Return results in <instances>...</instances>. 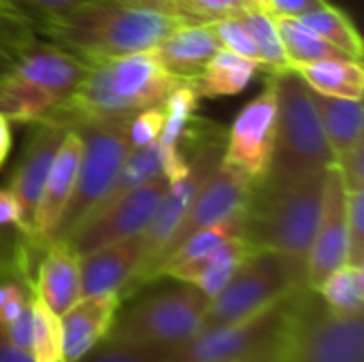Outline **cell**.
<instances>
[{"mask_svg": "<svg viewBox=\"0 0 364 362\" xmlns=\"http://www.w3.org/2000/svg\"><path fill=\"white\" fill-rule=\"evenodd\" d=\"M188 21L200 19L177 0H92L41 15L38 30L49 43L94 62L149 51Z\"/></svg>", "mask_w": 364, "mask_h": 362, "instance_id": "cell-1", "label": "cell"}, {"mask_svg": "<svg viewBox=\"0 0 364 362\" xmlns=\"http://www.w3.org/2000/svg\"><path fill=\"white\" fill-rule=\"evenodd\" d=\"M6 47L13 66L0 79V113L9 122H45L79 85L87 64L53 43L15 38Z\"/></svg>", "mask_w": 364, "mask_h": 362, "instance_id": "cell-2", "label": "cell"}, {"mask_svg": "<svg viewBox=\"0 0 364 362\" xmlns=\"http://www.w3.org/2000/svg\"><path fill=\"white\" fill-rule=\"evenodd\" d=\"M324 177L326 173H320L282 188L254 186L241 237L256 250L275 252L305 271L320 218Z\"/></svg>", "mask_w": 364, "mask_h": 362, "instance_id": "cell-3", "label": "cell"}, {"mask_svg": "<svg viewBox=\"0 0 364 362\" xmlns=\"http://www.w3.org/2000/svg\"><path fill=\"white\" fill-rule=\"evenodd\" d=\"M271 75H275L279 98L277 137L269 171L256 186L282 188L326 173L335 160L314 102V90L294 68Z\"/></svg>", "mask_w": 364, "mask_h": 362, "instance_id": "cell-4", "label": "cell"}, {"mask_svg": "<svg viewBox=\"0 0 364 362\" xmlns=\"http://www.w3.org/2000/svg\"><path fill=\"white\" fill-rule=\"evenodd\" d=\"M126 117H109L96 122H81L75 128L83 141V154L75 181L73 196L53 228L47 243H62L75 228H79L102 203L111 183L115 181L124 160L130 154L128 122Z\"/></svg>", "mask_w": 364, "mask_h": 362, "instance_id": "cell-5", "label": "cell"}, {"mask_svg": "<svg viewBox=\"0 0 364 362\" xmlns=\"http://www.w3.org/2000/svg\"><path fill=\"white\" fill-rule=\"evenodd\" d=\"M303 286L305 271L301 267L275 252L258 250L211 297L203 331L250 318Z\"/></svg>", "mask_w": 364, "mask_h": 362, "instance_id": "cell-6", "label": "cell"}, {"mask_svg": "<svg viewBox=\"0 0 364 362\" xmlns=\"http://www.w3.org/2000/svg\"><path fill=\"white\" fill-rule=\"evenodd\" d=\"M188 160H190V164H188L186 175L175 181H168V188H166L158 209L154 211L147 228L141 235V260L134 269V275L122 290V299L126 292H136L141 286L151 284L156 280L158 265H160L175 230L183 222L186 213L190 211L192 203L196 201V196L203 190V186L207 183V179L213 175V171L222 162V151H220L218 141H209L207 145L196 147V154L190 156Z\"/></svg>", "mask_w": 364, "mask_h": 362, "instance_id": "cell-7", "label": "cell"}, {"mask_svg": "<svg viewBox=\"0 0 364 362\" xmlns=\"http://www.w3.org/2000/svg\"><path fill=\"white\" fill-rule=\"evenodd\" d=\"M209 301V294L183 284L132 307L119 324H113L109 337L171 350L179 348L203 331Z\"/></svg>", "mask_w": 364, "mask_h": 362, "instance_id": "cell-8", "label": "cell"}, {"mask_svg": "<svg viewBox=\"0 0 364 362\" xmlns=\"http://www.w3.org/2000/svg\"><path fill=\"white\" fill-rule=\"evenodd\" d=\"M364 316L333 314L305 288L290 326L284 362H364Z\"/></svg>", "mask_w": 364, "mask_h": 362, "instance_id": "cell-9", "label": "cell"}, {"mask_svg": "<svg viewBox=\"0 0 364 362\" xmlns=\"http://www.w3.org/2000/svg\"><path fill=\"white\" fill-rule=\"evenodd\" d=\"M303 290L305 286L292 290L250 318L200 331L188 344L173 348L171 362H230L267 346L290 326Z\"/></svg>", "mask_w": 364, "mask_h": 362, "instance_id": "cell-10", "label": "cell"}, {"mask_svg": "<svg viewBox=\"0 0 364 362\" xmlns=\"http://www.w3.org/2000/svg\"><path fill=\"white\" fill-rule=\"evenodd\" d=\"M277 117H279V98H277V81L275 75L269 73L267 87L252 98L235 117L226 149L222 160L254 183H258L271 164V156L275 149L277 137Z\"/></svg>", "mask_w": 364, "mask_h": 362, "instance_id": "cell-11", "label": "cell"}, {"mask_svg": "<svg viewBox=\"0 0 364 362\" xmlns=\"http://www.w3.org/2000/svg\"><path fill=\"white\" fill-rule=\"evenodd\" d=\"M166 188H168V179L164 175L151 179L149 183L128 192L117 203L87 218L62 243L75 256H85L105 245L143 235Z\"/></svg>", "mask_w": 364, "mask_h": 362, "instance_id": "cell-12", "label": "cell"}, {"mask_svg": "<svg viewBox=\"0 0 364 362\" xmlns=\"http://www.w3.org/2000/svg\"><path fill=\"white\" fill-rule=\"evenodd\" d=\"M254 186L256 183L250 177H245L241 171H237L235 166H230L222 160L220 166L213 171V175L203 186V190L198 192V196L192 203L190 211L186 213L183 222L175 230L160 265L192 233L245 213L247 205L252 201V194H254ZM160 265H158V269H160ZM156 280H158V271H156Z\"/></svg>", "mask_w": 364, "mask_h": 362, "instance_id": "cell-13", "label": "cell"}, {"mask_svg": "<svg viewBox=\"0 0 364 362\" xmlns=\"http://www.w3.org/2000/svg\"><path fill=\"white\" fill-rule=\"evenodd\" d=\"M348 222H346V188L335 164L326 171L322 207L305 267V286L316 290L333 271L348 265Z\"/></svg>", "mask_w": 364, "mask_h": 362, "instance_id": "cell-14", "label": "cell"}, {"mask_svg": "<svg viewBox=\"0 0 364 362\" xmlns=\"http://www.w3.org/2000/svg\"><path fill=\"white\" fill-rule=\"evenodd\" d=\"M94 62L102 64L113 94L128 113H136L147 107H162L168 94L186 83L168 75L158 64L151 49Z\"/></svg>", "mask_w": 364, "mask_h": 362, "instance_id": "cell-15", "label": "cell"}, {"mask_svg": "<svg viewBox=\"0 0 364 362\" xmlns=\"http://www.w3.org/2000/svg\"><path fill=\"white\" fill-rule=\"evenodd\" d=\"M43 126L28 143L15 173L11 179L9 190L19 203L21 211V230L34 243V215L43 194V186L51 166V160L68 132V126L58 122H41ZM38 245V243H36Z\"/></svg>", "mask_w": 364, "mask_h": 362, "instance_id": "cell-16", "label": "cell"}, {"mask_svg": "<svg viewBox=\"0 0 364 362\" xmlns=\"http://www.w3.org/2000/svg\"><path fill=\"white\" fill-rule=\"evenodd\" d=\"M81 154H83V141L75 128H68L66 137L62 139V143L51 160V166H49V173H47V179L43 186V194H41V201L36 207L34 243H38V245L47 243V239L51 237L53 228L58 226V222L73 196Z\"/></svg>", "mask_w": 364, "mask_h": 362, "instance_id": "cell-17", "label": "cell"}, {"mask_svg": "<svg viewBox=\"0 0 364 362\" xmlns=\"http://www.w3.org/2000/svg\"><path fill=\"white\" fill-rule=\"evenodd\" d=\"M119 305V292L81 297L60 316L64 362L81 361L87 352H92L100 341L109 337Z\"/></svg>", "mask_w": 364, "mask_h": 362, "instance_id": "cell-18", "label": "cell"}, {"mask_svg": "<svg viewBox=\"0 0 364 362\" xmlns=\"http://www.w3.org/2000/svg\"><path fill=\"white\" fill-rule=\"evenodd\" d=\"M222 49L211 21H188L171 30L154 49L158 64L179 81H190L203 73L209 60Z\"/></svg>", "mask_w": 364, "mask_h": 362, "instance_id": "cell-19", "label": "cell"}, {"mask_svg": "<svg viewBox=\"0 0 364 362\" xmlns=\"http://www.w3.org/2000/svg\"><path fill=\"white\" fill-rule=\"evenodd\" d=\"M141 260V235L130 237L85 256H79L81 297L111 294L126 288Z\"/></svg>", "mask_w": 364, "mask_h": 362, "instance_id": "cell-20", "label": "cell"}, {"mask_svg": "<svg viewBox=\"0 0 364 362\" xmlns=\"http://www.w3.org/2000/svg\"><path fill=\"white\" fill-rule=\"evenodd\" d=\"M41 250L43 258L36 267L32 290L55 316H62L81 299L79 256L64 243H45Z\"/></svg>", "mask_w": 364, "mask_h": 362, "instance_id": "cell-21", "label": "cell"}, {"mask_svg": "<svg viewBox=\"0 0 364 362\" xmlns=\"http://www.w3.org/2000/svg\"><path fill=\"white\" fill-rule=\"evenodd\" d=\"M256 252L258 250L239 235L200 258L179 262L166 269L162 277H173L181 284H190L203 290L205 294L213 297L228 284V280L241 269V265Z\"/></svg>", "mask_w": 364, "mask_h": 362, "instance_id": "cell-22", "label": "cell"}, {"mask_svg": "<svg viewBox=\"0 0 364 362\" xmlns=\"http://www.w3.org/2000/svg\"><path fill=\"white\" fill-rule=\"evenodd\" d=\"M314 102L333 151V160L341 158L356 145L364 143V107L363 100L335 98L314 92ZM335 164V162H333Z\"/></svg>", "mask_w": 364, "mask_h": 362, "instance_id": "cell-23", "label": "cell"}, {"mask_svg": "<svg viewBox=\"0 0 364 362\" xmlns=\"http://www.w3.org/2000/svg\"><path fill=\"white\" fill-rule=\"evenodd\" d=\"M258 68V62L237 55L228 49H220L203 68V73L188 81V85L198 98L235 96L250 85Z\"/></svg>", "mask_w": 364, "mask_h": 362, "instance_id": "cell-24", "label": "cell"}, {"mask_svg": "<svg viewBox=\"0 0 364 362\" xmlns=\"http://www.w3.org/2000/svg\"><path fill=\"white\" fill-rule=\"evenodd\" d=\"M305 83L324 96L363 100L364 70L363 64L352 58H326L294 68Z\"/></svg>", "mask_w": 364, "mask_h": 362, "instance_id": "cell-25", "label": "cell"}, {"mask_svg": "<svg viewBox=\"0 0 364 362\" xmlns=\"http://www.w3.org/2000/svg\"><path fill=\"white\" fill-rule=\"evenodd\" d=\"M160 175H164V173H162V149H160L158 141H154L149 145H143V147H136V149H130V154L124 160L115 181L111 183L109 192L105 194L102 203L98 205V209L94 213L107 209L109 205L124 198L128 192L149 183L151 179H156Z\"/></svg>", "mask_w": 364, "mask_h": 362, "instance_id": "cell-26", "label": "cell"}, {"mask_svg": "<svg viewBox=\"0 0 364 362\" xmlns=\"http://www.w3.org/2000/svg\"><path fill=\"white\" fill-rule=\"evenodd\" d=\"M275 23H277V32H279L282 45H284L286 58L292 68L311 64L318 60H326V58H348L343 51H339L328 41L318 36L299 17L275 15Z\"/></svg>", "mask_w": 364, "mask_h": 362, "instance_id": "cell-27", "label": "cell"}, {"mask_svg": "<svg viewBox=\"0 0 364 362\" xmlns=\"http://www.w3.org/2000/svg\"><path fill=\"white\" fill-rule=\"evenodd\" d=\"M314 292L337 316H364V267L350 262L339 267Z\"/></svg>", "mask_w": 364, "mask_h": 362, "instance_id": "cell-28", "label": "cell"}, {"mask_svg": "<svg viewBox=\"0 0 364 362\" xmlns=\"http://www.w3.org/2000/svg\"><path fill=\"white\" fill-rule=\"evenodd\" d=\"M305 26H309L318 36L328 41L333 47L343 51L352 60H363V38L352 23V19L331 2H324L299 17Z\"/></svg>", "mask_w": 364, "mask_h": 362, "instance_id": "cell-29", "label": "cell"}, {"mask_svg": "<svg viewBox=\"0 0 364 362\" xmlns=\"http://www.w3.org/2000/svg\"><path fill=\"white\" fill-rule=\"evenodd\" d=\"M239 15L245 21V26L254 38L258 60H260V68H267L269 73H282V70L292 68L288 58H286L279 32H277L275 15L262 6H256V4L245 6Z\"/></svg>", "mask_w": 364, "mask_h": 362, "instance_id": "cell-30", "label": "cell"}, {"mask_svg": "<svg viewBox=\"0 0 364 362\" xmlns=\"http://www.w3.org/2000/svg\"><path fill=\"white\" fill-rule=\"evenodd\" d=\"M30 356L34 362H64L62 356V329L55 316L32 290V333Z\"/></svg>", "mask_w": 364, "mask_h": 362, "instance_id": "cell-31", "label": "cell"}, {"mask_svg": "<svg viewBox=\"0 0 364 362\" xmlns=\"http://www.w3.org/2000/svg\"><path fill=\"white\" fill-rule=\"evenodd\" d=\"M171 348L107 337L77 362H171Z\"/></svg>", "mask_w": 364, "mask_h": 362, "instance_id": "cell-32", "label": "cell"}, {"mask_svg": "<svg viewBox=\"0 0 364 362\" xmlns=\"http://www.w3.org/2000/svg\"><path fill=\"white\" fill-rule=\"evenodd\" d=\"M32 243L19 228L15 226H2L0 228V280L6 277H23L30 280L28 273V256Z\"/></svg>", "mask_w": 364, "mask_h": 362, "instance_id": "cell-33", "label": "cell"}, {"mask_svg": "<svg viewBox=\"0 0 364 362\" xmlns=\"http://www.w3.org/2000/svg\"><path fill=\"white\" fill-rule=\"evenodd\" d=\"M211 28L222 45V49H228L237 55H243V58H250L254 62L260 64L258 60V51H256V45H254V38L245 26V21L241 19L239 13L235 15H226V17H220V19H213L211 21Z\"/></svg>", "mask_w": 364, "mask_h": 362, "instance_id": "cell-34", "label": "cell"}, {"mask_svg": "<svg viewBox=\"0 0 364 362\" xmlns=\"http://www.w3.org/2000/svg\"><path fill=\"white\" fill-rule=\"evenodd\" d=\"M346 222L350 243V265L364 267V190L346 192Z\"/></svg>", "mask_w": 364, "mask_h": 362, "instance_id": "cell-35", "label": "cell"}, {"mask_svg": "<svg viewBox=\"0 0 364 362\" xmlns=\"http://www.w3.org/2000/svg\"><path fill=\"white\" fill-rule=\"evenodd\" d=\"M164 124V109L162 107H147L136 111L128 122V143L130 149L149 145L158 141L160 130Z\"/></svg>", "mask_w": 364, "mask_h": 362, "instance_id": "cell-36", "label": "cell"}, {"mask_svg": "<svg viewBox=\"0 0 364 362\" xmlns=\"http://www.w3.org/2000/svg\"><path fill=\"white\" fill-rule=\"evenodd\" d=\"M177 2H181L200 21H213L226 15H235L241 13L245 6L254 4L252 0H177Z\"/></svg>", "mask_w": 364, "mask_h": 362, "instance_id": "cell-37", "label": "cell"}, {"mask_svg": "<svg viewBox=\"0 0 364 362\" xmlns=\"http://www.w3.org/2000/svg\"><path fill=\"white\" fill-rule=\"evenodd\" d=\"M335 169L339 171L346 192L364 190V143L356 145L341 158H337Z\"/></svg>", "mask_w": 364, "mask_h": 362, "instance_id": "cell-38", "label": "cell"}, {"mask_svg": "<svg viewBox=\"0 0 364 362\" xmlns=\"http://www.w3.org/2000/svg\"><path fill=\"white\" fill-rule=\"evenodd\" d=\"M290 326H292V322H290ZM290 326L282 335H277L273 341H269L267 346H262V348H258V350H254V352L230 362H284L286 350H288V341H290Z\"/></svg>", "mask_w": 364, "mask_h": 362, "instance_id": "cell-39", "label": "cell"}, {"mask_svg": "<svg viewBox=\"0 0 364 362\" xmlns=\"http://www.w3.org/2000/svg\"><path fill=\"white\" fill-rule=\"evenodd\" d=\"M326 0H271L269 11L273 15H286V17H301L303 13L324 4Z\"/></svg>", "mask_w": 364, "mask_h": 362, "instance_id": "cell-40", "label": "cell"}, {"mask_svg": "<svg viewBox=\"0 0 364 362\" xmlns=\"http://www.w3.org/2000/svg\"><path fill=\"white\" fill-rule=\"evenodd\" d=\"M2 226H15L21 230V211H19V203L13 196V192L0 190V228ZM23 233V230H21Z\"/></svg>", "mask_w": 364, "mask_h": 362, "instance_id": "cell-41", "label": "cell"}, {"mask_svg": "<svg viewBox=\"0 0 364 362\" xmlns=\"http://www.w3.org/2000/svg\"><path fill=\"white\" fill-rule=\"evenodd\" d=\"M92 0H23V4H30L34 9L41 11V15H49V13H62V11H70L79 4H85Z\"/></svg>", "mask_w": 364, "mask_h": 362, "instance_id": "cell-42", "label": "cell"}, {"mask_svg": "<svg viewBox=\"0 0 364 362\" xmlns=\"http://www.w3.org/2000/svg\"><path fill=\"white\" fill-rule=\"evenodd\" d=\"M0 362H34V358L0 333Z\"/></svg>", "mask_w": 364, "mask_h": 362, "instance_id": "cell-43", "label": "cell"}, {"mask_svg": "<svg viewBox=\"0 0 364 362\" xmlns=\"http://www.w3.org/2000/svg\"><path fill=\"white\" fill-rule=\"evenodd\" d=\"M11 122L0 113V166L4 164L9 151H11Z\"/></svg>", "mask_w": 364, "mask_h": 362, "instance_id": "cell-44", "label": "cell"}, {"mask_svg": "<svg viewBox=\"0 0 364 362\" xmlns=\"http://www.w3.org/2000/svg\"><path fill=\"white\" fill-rule=\"evenodd\" d=\"M19 17V6L15 0H0V19H15Z\"/></svg>", "mask_w": 364, "mask_h": 362, "instance_id": "cell-45", "label": "cell"}, {"mask_svg": "<svg viewBox=\"0 0 364 362\" xmlns=\"http://www.w3.org/2000/svg\"><path fill=\"white\" fill-rule=\"evenodd\" d=\"M13 66V53L9 51V47L0 41V79L11 70Z\"/></svg>", "mask_w": 364, "mask_h": 362, "instance_id": "cell-46", "label": "cell"}, {"mask_svg": "<svg viewBox=\"0 0 364 362\" xmlns=\"http://www.w3.org/2000/svg\"><path fill=\"white\" fill-rule=\"evenodd\" d=\"M256 6H262V9H267L269 11V4H271V0H252Z\"/></svg>", "mask_w": 364, "mask_h": 362, "instance_id": "cell-47", "label": "cell"}]
</instances>
